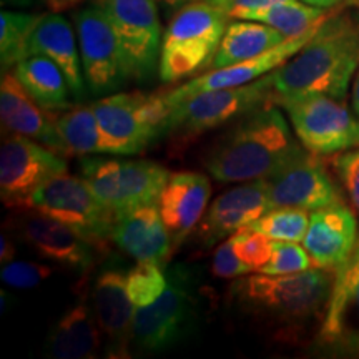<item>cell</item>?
I'll use <instances>...</instances> for the list:
<instances>
[{
    "label": "cell",
    "instance_id": "17",
    "mask_svg": "<svg viewBox=\"0 0 359 359\" xmlns=\"http://www.w3.org/2000/svg\"><path fill=\"white\" fill-rule=\"evenodd\" d=\"M269 210L268 180L245 182L224 191L210 205L198 224L196 240L205 250L213 248Z\"/></svg>",
    "mask_w": 359,
    "mask_h": 359
},
{
    "label": "cell",
    "instance_id": "9",
    "mask_svg": "<svg viewBox=\"0 0 359 359\" xmlns=\"http://www.w3.org/2000/svg\"><path fill=\"white\" fill-rule=\"evenodd\" d=\"M25 208L69 224L95 248L111 240L115 218L103 206L83 178L64 173L45 182L32 193Z\"/></svg>",
    "mask_w": 359,
    "mask_h": 359
},
{
    "label": "cell",
    "instance_id": "44",
    "mask_svg": "<svg viewBox=\"0 0 359 359\" xmlns=\"http://www.w3.org/2000/svg\"><path fill=\"white\" fill-rule=\"evenodd\" d=\"M47 2H48V0H47Z\"/></svg>",
    "mask_w": 359,
    "mask_h": 359
},
{
    "label": "cell",
    "instance_id": "16",
    "mask_svg": "<svg viewBox=\"0 0 359 359\" xmlns=\"http://www.w3.org/2000/svg\"><path fill=\"white\" fill-rule=\"evenodd\" d=\"M17 215L13 230L40 257L70 269L85 271L93 264V246L69 224L35 210Z\"/></svg>",
    "mask_w": 359,
    "mask_h": 359
},
{
    "label": "cell",
    "instance_id": "26",
    "mask_svg": "<svg viewBox=\"0 0 359 359\" xmlns=\"http://www.w3.org/2000/svg\"><path fill=\"white\" fill-rule=\"evenodd\" d=\"M12 74L27 90V93L47 111L60 114L74 107V95L64 72L50 58L29 55L13 67Z\"/></svg>",
    "mask_w": 359,
    "mask_h": 359
},
{
    "label": "cell",
    "instance_id": "5",
    "mask_svg": "<svg viewBox=\"0 0 359 359\" xmlns=\"http://www.w3.org/2000/svg\"><path fill=\"white\" fill-rule=\"evenodd\" d=\"M167 288L148 306L135 309L133 344L142 353H163L193 333L198 321V275L185 263L167 269Z\"/></svg>",
    "mask_w": 359,
    "mask_h": 359
},
{
    "label": "cell",
    "instance_id": "33",
    "mask_svg": "<svg viewBox=\"0 0 359 359\" xmlns=\"http://www.w3.org/2000/svg\"><path fill=\"white\" fill-rule=\"evenodd\" d=\"M314 268L311 255L296 241L271 240V258L259 273L264 275H293Z\"/></svg>",
    "mask_w": 359,
    "mask_h": 359
},
{
    "label": "cell",
    "instance_id": "27",
    "mask_svg": "<svg viewBox=\"0 0 359 359\" xmlns=\"http://www.w3.org/2000/svg\"><path fill=\"white\" fill-rule=\"evenodd\" d=\"M288 40L276 29L257 20L233 19L228 24L210 70L250 60ZM208 72V70H206Z\"/></svg>",
    "mask_w": 359,
    "mask_h": 359
},
{
    "label": "cell",
    "instance_id": "8",
    "mask_svg": "<svg viewBox=\"0 0 359 359\" xmlns=\"http://www.w3.org/2000/svg\"><path fill=\"white\" fill-rule=\"evenodd\" d=\"M273 75L268 74L241 87L217 88L200 92L183 100L170 103L165 137L175 135L191 138L208 130L240 118L248 111L273 102Z\"/></svg>",
    "mask_w": 359,
    "mask_h": 359
},
{
    "label": "cell",
    "instance_id": "3",
    "mask_svg": "<svg viewBox=\"0 0 359 359\" xmlns=\"http://www.w3.org/2000/svg\"><path fill=\"white\" fill-rule=\"evenodd\" d=\"M336 271L309 268L293 275L250 273L233 281L230 293L238 306L273 326H303L325 316Z\"/></svg>",
    "mask_w": 359,
    "mask_h": 359
},
{
    "label": "cell",
    "instance_id": "42",
    "mask_svg": "<svg viewBox=\"0 0 359 359\" xmlns=\"http://www.w3.org/2000/svg\"><path fill=\"white\" fill-rule=\"evenodd\" d=\"M302 2L308 4V6H313V7H318V8H325V11H327V8L334 7L336 4H339L341 0H302Z\"/></svg>",
    "mask_w": 359,
    "mask_h": 359
},
{
    "label": "cell",
    "instance_id": "39",
    "mask_svg": "<svg viewBox=\"0 0 359 359\" xmlns=\"http://www.w3.org/2000/svg\"><path fill=\"white\" fill-rule=\"evenodd\" d=\"M15 253H17L15 245H13L11 236L6 235V233H2V236H0V263L7 264L13 262Z\"/></svg>",
    "mask_w": 359,
    "mask_h": 359
},
{
    "label": "cell",
    "instance_id": "43",
    "mask_svg": "<svg viewBox=\"0 0 359 359\" xmlns=\"http://www.w3.org/2000/svg\"><path fill=\"white\" fill-rule=\"evenodd\" d=\"M79 2H82V0H48L50 7L55 8V11H58V8H67L70 6H75V4Z\"/></svg>",
    "mask_w": 359,
    "mask_h": 359
},
{
    "label": "cell",
    "instance_id": "12",
    "mask_svg": "<svg viewBox=\"0 0 359 359\" xmlns=\"http://www.w3.org/2000/svg\"><path fill=\"white\" fill-rule=\"evenodd\" d=\"M87 88L92 95L115 93L130 80L114 25L102 4H88L74 13Z\"/></svg>",
    "mask_w": 359,
    "mask_h": 359
},
{
    "label": "cell",
    "instance_id": "25",
    "mask_svg": "<svg viewBox=\"0 0 359 359\" xmlns=\"http://www.w3.org/2000/svg\"><path fill=\"white\" fill-rule=\"evenodd\" d=\"M102 330L87 303L70 306L58 318L45 339V354L53 359H92L102 346Z\"/></svg>",
    "mask_w": 359,
    "mask_h": 359
},
{
    "label": "cell",
    "instance_id": "29",
    "mask_svg": "<svg viewBox=\"0 0 359 359\" xmlns=\"http://www.w3.org/2000/svg\"><path fill=\"white\" fill-rule=\"evenodd\" d=\"M55 127L69 155L103 154L102 133L92 105H74L60 115L55 114Z\"/></svg>",
    "mask_w": 359,
    "mask_h": 359
},
{
    "label": "cell",
    "instance_id": "10",
    "mask_svg": "<svg viewBox=\"0 0 359 359\" xmlns=\"http://www.w3.org/2000/svg\"><path fill=\"white\" fill-rule=\"evenodd\" d=\"M290 116L296 137L314 155H336L359 147V118L343 98L306 95L276 103Z\"/></svg>",
    "mask_w": 359,
    "mask_h": 359
},
{
    "label": "cell",
    "instance_id": "18",
    "mask_svg": "<svg viewBox=\"0 0 359 359\" xmlns=\"http://www.w3.org/2000/svg\"><path fill=\"white\" fill-rule=\"evenodd\" d=\"M92 308L100 326L109 358H127L133 344L135 304L128 294L127 275L120 269H103L93 283Z\"/></svg>",
    "mask_w": 359,
    "mask_h": 359
},
{
    "label": "cell",
    "instance_id": "34",
    "mask_svg": "<svg viewBox=\"0 0 359 359\" xmlns=\"http://www.w3.org/2000/svg\"><path fill=\"white\" fill-rule=\"evenodd\" d=\"M231 241L238 258L248 264L255 273L262 271L271 258V240L251 228H241L233 233Z\"/></svg>",
    "mask_w": 359,
    "mask_h": 359
},
{
    "label": "cell",
    "instance_id": "15",
    "mask_svg": "<svg viewBox=\"0 0 359 359\" xmlns=\"http://www.w3.org/2000/svg\"><path fill=\"white\" fill-rule=\"evenodd\" d=\"M318 341L338 354H359V240L351 257L336 271Z\"/></svg>",
    "mask_w": 359,
    "mask_h": 359
},
{
    "label": "cell",
    "instance_id": "30",
    "mask_svg": "<svg viewBox=\"0 0 359 359\" xmlns=\"http://www.w3.org/2000/svg\"><path fill=\"white\" fill-rule=\"evenodd\" d=\"M40 17L37 13L2 11L0 13V65L4 72L27 57V45Z\"/></svg>",
    "mask_w": 359,
    "mask_h": 359
},
{
    "label": "cell",
    "instance_id": "7",
    "mask_svg": "<svg viewBox=\"0 0 359 359\" xmlns=\"http://www.w3.org/2000/svg\"><path fill=\"white\" fill-rule=\"evenodd\" d=\"M80 173L115 222L147 205H158L170 173L151 160L85 158Z\"/></svg>",
    "mask_w": 359,
    "mask_h": 359
},
{
    "label": "cell",
    "instance_id": "14",
    "mask_svg": "<svg viewBox=\"0 0 359 359\" xmlns=\"http://www.w3.org/2000/svg\"><path fill=\"white\" fill-rule=\"evenodd\" d=\"M303 148L268 180L269 210L299 208L306 212L344 203L343 193L323 160Z\"/></svg>",
    "mask_w": 359,
    "mask_h": 359
},
{
    "label": "cell",
    "instance_id": "21",
    "mask_svg": "<svg viewBox=\"0 0 359 359\" xmlns=\"http://www.w3.org/2000/svg\"><path fill=\"white\" fill-rule=\"evenodd\" d=\"M0 118L8 133H19L42 143L60 155L67 154L65 143L55 127V114L47 111L27 93L12 70L4 72L0 83Z\"/></svg>",
    "mask_w": 359,
    "mask_h": 359
},
{
    "label": "cell",
    "instance_id": "28",
    "mask_svg": "<svg viewBox=\"0 0 359 359\" xmlns=\"http://www.w3.org/2000/svg\"><path fill=\"white\" fill-rule=\"evenodd\" d=\"M325 8H318L302 0H280L271 6L246 13L240 20H257L266 24L286 39H294L316 29L326 19Z\"/></svg>",
    "mask_w": 359,
    "mask_h": 359
},
{
    "label": "cell",
    "instance_id": "38",
    "mask_svg": "<svg viewBox=\"0 0 359 359\" xmlns=\"http://www.w3.org/2000/svg\"><path fill=\"white\" fill-rule=\"evenodd\" d=\"M215 2L230 13L231 19H243L246 13L259 11V8L271 6L280 0H215Z\"/></svg>",
    "mask_w": 359,
    "mask_h": 359
},
{
    "label": "cell",
    "instance_id": "36",
    "mask_svg": "<svg viewBox=\"0 0 359 359\" xmlns=\"http://www.w3.org/2000/svg\"><path fill=\"white\" fill-rule=\"evenodd\" d=\"M333 168L359 215V147L336 154Z\"/></svg>",
    "mask_w": 359,
    "mask_h": 359
},
{
    "label": "cell",
    "instance_id": "4",
    "mask_svg": "<svg viewBox=\"0 0 359 359\" xmlns=\"http://www.w3.org/2000/svg\"><path fill=\"white\" fill-rule=\"evenodd\" d=\"M230 20V13L215 0L188 4L175 12L161 43V82L177 83L210 70Z\"/></svg>",
    "mask_w": 359,
    "mask_h": 359
},
{
    "label": "cell",
    "instance_id": "1",
    "mask_svg": "<svg viewBox=\"0 0 359 359\" xmlns=\"http://www.w3.org/2000/svg\"><path fill=\"white\" fill-rule=\"evenodd\" d=\"M359 69V15L334 13L273 75V103L294 97H346Z\"/></svg>",
    "mask_w": 359,
    "mask_h": 359
},
{
    "label": "cell",
    "instance_id": "6",
    "mask_svg": "<svg viewBox=\"0 0 359 359\" xmlns=\"http://www.w3.org/2000/svg\"><path fill=\"white\" fill-rule=\"evenodd\" d=\"M105 155H137L165 137L170 103L163 93L122 92L92 103Z\"/></svg>",
    "mask_w": 359,
    "mask_h": 359
},
{
    "label": "cell",
    "instance_id": "24",
    "mask_svg": "<svg viewBox=\"0 0 359 359\" xmlns=\"http://www.w3.org/2000/svg\"><path fill=\"white\" fill-rule=\"evenodd\" d=\"M111 241L137 262H154L163 266L175 251L158 205L140 206L120 218L111 231Z\"/></svg>",
    "mask_w": 359,
    "mask_h": 359
},
{
    "label": "cell",
    "instance_id": "40",
    "mask_svg": "<svg viewBox=\"0 0 359 359\" xmlns=\"http://www.w3.org/2000/svg\"><path fill=\"white\" fill-rule=\"evenodd\" d=\"M156 2H158L160 6L165 8V11L175 13L177 11H180V8H182V7L188 6V4L200 2V0H156Z\"/></svg>",
    "mask_w": 359,
    "mask_h": 359
},
{
    "label": "cell",
    "instance_id": "11",
    "mask_svg": "<svg viewBox=\"0 0 359 359\" xmlns=\"http://www.w3.org/2000/svg\"><path fill=\"white\" fill-rule=\"evenodd\" d=\"M114 25L130 80L158 74L163 27L156 0H98Z\"/></svg>",
    "mask_w": 359,
    "mask_h": 359
},
{
    "label": "cell",
    "instance_id": "19",
    "mask_svg": "<svg viewBox=\"0 0 359 359\" xmlns=\"http://www.w3.org/2000/svg\"><path fill=\"white\" fill-rule=\"evenodd\" d=\"M318 27L306 34L299 35V37L285 40V42L276 45L271 50L264 52L255 58H250V60H243L238 62V64L222 67V69L205 72V74L198 75V77L188 80L187 83L180 85V87L170 90V92H165L163 95L168 103H175L183 100V98L196 95L200 92H206V90L241 87V85L255 82V80L275 72L278 67L288 62L296 52L302 50L308 40L316 32Z\"/></svg>",
    "mask_w": 359,
    "mask_h": 359
},
{
    "label": "cell",
    "instance_id": "32",
    "mask_svg": "<svg viewBox=\"0 0 359 359\" xmlns=\"http://www.w3.org/2000/svg\"><path fill=\"white\" fill-rule=\"evenodd\" d=\"M168 276L163 271V264L154 262H137L127 273L128 294L135 308L148 306L160 298L167 288Z\"/></svg>",
    "mask_w": 359,
    "mask_h": 359
},
{
    "label": "cell",
    "instance_id": "35",
    "mask_svg": "<svg viewBox=\"0 0 359 359\" xmlns=\"http://www.w3.org/2000/svg\"><path fill=\"white\" fill-rule=\"evenodd\" d=\"M53 269L37 262H11L4 264L0 278L6 285L19 290H30L50 278Z\"/></svg>",
    "mask_w": 359,
    "mask_h": 359
},
{
    "label": "cell",
    "instance_id": "23",
    "mask_svg": "<svg viewBox=\"0 0 359 359\" xmlns=\"http://www.w3.org/2000/svg\"><path fill=\"white\" fill-rule=\"evenodd\" d=\"M42 55L50 58L64 72L74 100L82 102L87 93L82 57L77 32L60 13H43L35 25L27 45V57Z\"/></svg>",
    "mask_w": 359,
    "mask_h": 359
},
{
    "label": "cell",
    "instance_id": "2",
    "mask_svg": "<svg viewBox=\"0 0 359 359\" xmlns=\"http://www.w3.org/2000/svg\"><path fill=\"white\" fill-rule=\"evenodd\" d=\"M276 103L248 111L228 128L205 156L206 172L223 183L269 178L303 150Z\"/></svg>",
    "mask_w": 359,
    "mask_h": 359
},
{
    "label": "cell",
    "instance_id": "22",
    "mask_svg": "<svg viewBox=\"0 0 359 359\" xmlns=\"http://www.w3.org/2000/svg\"><path fill=\"white\" fill-rule=\"evenodd\" d=\"M210 195L212 185L206 175L198 172L170 175L160 195L158 210L172 235L175 250L200 224L208 206Z\"/></svg>",
    "mask_w": 359,
    "mask_h": 359
},
{
    "label": "cell",
    "instance_id": "37",
    "mask_svg": "<svg viewBox=\"0 0 359 359\" xmlns=\"http://www.w3.org/2000/svg\"><path fill=\"white\" fill-rule=\"evenodd\" d=\"M212 271L217 278H223V280H236V278L246 276L250 273H255L248 264L241 262L235 253V246H233L231 236L226 238L223 243L215 250L213 262H212Z\"/></svg>",
    "mask_w": 359,
    "mask_h": 359
},
{
    "label": "cell",
    "instance_id": "41",
    "mask_svg": "<svg viewBox=\"0 0 359 359\" xmlns=\"http://www.w3.org/2000/svg\"><path fill=\"white\" fill-rule=\"evenodd\" d=\"M351 105H353V114L359 118V69L356 72V79H354V83H353Z\"/></svg>",
    "mask_w": 359,
    "mask_h": 359
},
{
    "label": "cell",
    "instance_id": "31",
    "mask_svg": "<svg viewBox=\"0 0 359 359\" xmlns=\"http://www.w3.org/2000/svg\"><path fill=\"white\" fill-rule=\"evenodd\" d=\"M309 224L306 210L299 208H273L262 215L246 228L262 233L269 240L299 241L304 240Z\"/></svg>",
    "mask_w": 359,
    "mask_h": 359
},
{
    "label": "cell",
    "instance_id": "20",
    "mask_svg": "<svg viewBox=\"0 0 359 359\" xmlns=\"http://www.w3.org/2000/svg\"><path fill=\"white\" fill-rule=\"evenodd\" d=\"M358 243V219L346 203L316 210L309 215L303 246L311 255L314 266L338 271L351 257Z\"/></svg>",
    "mask_w": 359,
    "mask_h": 359
},
{
    "label": "cell",
    "instance_id": "13",
    "mask_svg": "<svg viewBox=\"0 0 359 359\" xmlns=\"http://www.w3.org/2000/svg\"><path fill=\"white\" fill-rule=\"evenodd\" d=\"M69 173L64 155L19 133H8L0 145V196L4 205L25 208L45 182Z\"/></svg>",
    "mask_w": 359,
    "mask_h": 359
}]
</instances>
